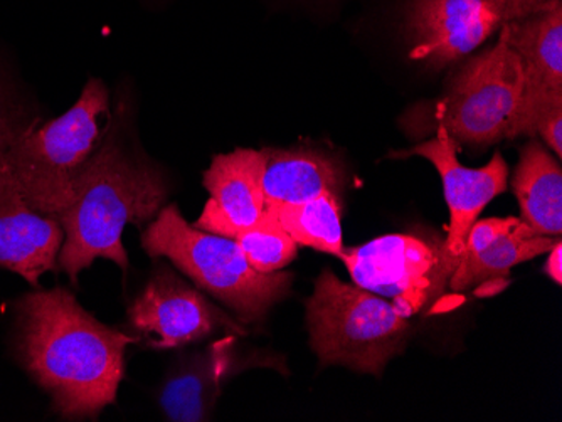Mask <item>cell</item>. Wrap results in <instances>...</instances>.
<instances>
[{"label": "cell", "instance_id": "6da1fadb", "mask_svg": "<svg viewBox=\"0 0 562 422\" xmlns=\"http://www.w3.org/2000/svg\"><path fill=\"white\" fill-rule=\"evenodd\" d=\"M137 340L98 321L68 289H41L19 301V358L69 421L97 419L115 404L126 346Z\"/></svg>", "mask_w": 562, "mask_h": 422}, {"label": "cell", "instance_id": "7a4b0ae2", "mask_svg": "<svg viewBox=\"0 0 562 422\" xmlns=\"http://www.w3.org/2000/svg\"><path fill=\"white\" fill-rule=\"evenodd\" d=\"M126 123L125 105L119 102L76 178L71 204L56 217L65 231L59 266L75 283L100 258L128 270L123 231L148 223L166 203L162 170L140 152Z\"/></svg>", "mask_w": 562, "mask_h": 422}, {"label": "cell", "instance_id": "3957f363", "mask_svg": "<svg viewBox=\"0 0 562 422\" xmlns=\"http://www.w3.org/2000/svg\"><path fill=\"white\" fill-rule=\"evenodd\" d=\"M151 258H167L199 288L226 305L243 323H258L292 288L285 271L260 273L246 260L235 239L189 226L179 207L160 209L142 235Z\"/></svg>", "mask_w": 562, "mask_h": 422}, {"label": "cell", "instance_id": "277c9868", "mask_svg": "<svg viewBox=\"0 0 562 422\" xmlns=\"http://www.w3.org/2000/svg\"><path fill=\"white\" fill-rule=\"evenodd\" d=\"M110 115L109 88L91 78L68 112L40 123L9 148L5 160L34 209L58 217L71 204L76 178L105 135Z\"/></svg>", "mask_w": 562, "mask_h": 422}, {"label": "cell", "instance_id": "5b68a950", "mask_svg": "<svg viewBox=\"0 0 562 422\" xmlns=\"http://www.w3.org/2000/svg\"><path fill=\"white\" fill-rule=\"evenodd\" d=\"M306 323L312 351L324 367L344 365L381 376L387 362L400 354L409 330L386 298L324 270L306 301Z\"/></svg>", "mask_w": 562, "mask_h": 422}, {"label": "cell", "instance_id": "8992f818", "mask_svg": "<svg viewBox=\"0 0 562 422\" xmlns=\"http://www.w3.org/2000/svg\"><path fill=\"white\" fill-rule=\"evenodd\" d=\"M524 93V68L501 30L498 43L470 59L435 105L437 127L460 144L487 147L513 140Z\"/></svg>", "mask_w": 562, "mask_h": 422}, {"label": "cell", "instance_id": "52a82bcc", "mask_svg": "<svg viewBox=\"0 0 562 422\" xmlns=\"http://www.w3.org/2000/svg\"><path fill=\"white\" fill-rule=\"evenodd\" d=\"M460 258L448 251L445 241L390 235L344 250L340 260L357 286L387 298L409 318L447 298Z\"/></svg>", "mask_w": 562, "mask_h": 422}, {"label": "cell", "instance_id": "ba28073f", "mask_svg": "<svg viewBox=\"0 0 562 422\" xmlns=\"http://www.w3.org/2000/svg\"><path fill=\"white\" fill-rule=\"evenodd\" d=\"M128 321L132 329L147 337L151 349L159 351L201 342L220 329L245 333L238 321L210 304L166 264L157 267L128 308Z\"/></svg>", "mask_w": 562, "mask_h": 422}, {"label": "cell", "instance_id": "9c48e42d", "mask_svg": "<svg viewBox=\"0 0 562 422\" xmlns=\"http://www.w3.org/2000/svg\"><path fill=\"white\" fill-rule=\"evenodd\" d=\"M413 156L425 157L440 173L451 217L445 246L454 256H462L467 236L476 217L507 189V162L497 152L482 169H469L458 160V141L443 127H437V135L431 140L391 157Z\"/></svg>", "mask_w": 562, "mask_h": 422}, {"label": "cell", "instance_id": "30bf717a", "mask_svg": "<svg viewBox=\"0 0 562 422\" xmlns=\"http://www.w3.org/2000/svg\"><path fill=\"white\" fill-rule=\"evenodd\" d=\"M502 24V0H415L409 58L448 65L475 52Z\"/></svg>", "mask_w": 562, "mask_h": 422}, {"label": "cell", "instance_id": "8fae6325", "mask_svg": "<svg viewBox=\"0 0 562 422\" xmlns=\"http://www.w3.org/2000/svg\"><path fill=\"white\" fill-rule=\"evenodd\" d=\"M65 231L31 206L5 157H0V266L33 286L56 270Z\"/></svg>", "mask_w": 562, "mask_h": 422}, {"label": "cell", "instance_id": "7c38bea8", "mask_svg": "<svg viewBox=\"0 0 562 422\" xmlns=\"http://www.w3.org/2000/svg\"><path fill=\"white\" fill-rule=\"evenodd\" d=\"M263 172V150L238 148L214 157L204 173V187L211 198L195 228L233 238L239 231L260 225L267 217Z\"/></svg>", "mask_w": 562, "mask_h": 422}, {"label": "cell", "instance_id": "4fadbf2b", "mask_svg": "<svg viewBox=\"0 0 562 422\" xmlns=\"http://www.w3.org/2000/svg\"><path fill=\"white\" fill-rule=\"evenodd\" d=\"M248 364L238 358L235 335L177 361L160 390L164 415L176 422L207 421L223 384Z\"/></svg>", "mask_w": 562, "mask_h": 422}, {"label": "cell", "instance_id": "5bb4252c", "mask_svg": "<svg viewBox=\"0 0 562 422\" xmlns=\"http://www.w3.org/2000/svg\"><path fill=\"white\" fill-rule=\"evenodd\" d=\"M524 68L522 100L562 96V2L544 4L501 27Z\"/></svg>", "mask_w": 562, "mask_h": 422}, {"label": "cell", "instance_id": "9a60e30c", "mask_svg": "<svg viewBox=\"0 0 562 422\" xmlns=\"http://www.w3.org/2000/svg\"><path fill=\"white\" fill-rule=\"evenodd\" d=\"M265 206H300L322 194H339L342 172L336 160L311 148H263Z\"/></svg>", "mask_w": 562, "mask_h": 422}, {"label": "cell", "instance_id": "2e32d148", "mask_svg": "<svg viewBox=\"0 0 562 422\" xmlns=\"http://www.w3.org/2000/svg\"><path fill=\"white\" fill-rule=\"evenodd\" d=\"M559 238L539 236L519 220L516 226L495 236L482 250L462 254L457 271L451 276L450 292L462 293L479 286L480 295L497 293L507 283L508 273L517 264L549 253Z\"/></svg>", "mask_w": 562, "mask_h": 422}, {"label": "cell", "instance_id": "e0dca14e", "mask_svg": "<svg viewBox=\"0 0 562 422\" xmlns=\"http://www.w3.org/2000/svg\"><path fill=\"white\" fill-rule=\"evenodd\" d=\"M520 220L536 235L561 238L562 169L544 145L532 140L522 148L513 178Z\"/></svg>", "mask_w": 562, "mask_h": 422}, {"label": "cell", "instance_id": "ac0fdd59", "mask_svg": "<svg viewBox=\"0 0 562 422\" xmlns=\"http://www.w3.org/2000/svg\"><path fill=\"white\" fill-rule=\"evenodd\" d=\"M267 213L280 223L296 244L342 258L340 203L334 192L300 206H268Z\"/></svg>", "mask_w": 562, "mask_h": 422}, {"label": "cell", "instance_id": "d6986e66", "mask_svg": "<svg viewBox=\"0 0 562 422\" xmlns=\"http://www.w3.org/2000/svg\"><path fill=\"white\" fill-rule=\"evenodd\" d=\"M43 115L22 87L14 69L0 53V157L25 134L40 125Z\"/></svg>", "mask_w": 562, "mask_h": 422}, {"label": "cell", "instance_id": "ffe728a7", "mask_svg": "<svg viewBox=\"0 0 562 422\" xmlns=\"http://www.w3.org/2000/svg\"><path fill=\"white\" fill-rule=\"evenodd\" d=\"M232 239L238 242L248 263L260 273L281 271L299 254V244L270 213L260 225L239 231Z\"/></svg>", "mask_w": 562, "mask_h": 422}, {"label": "cell", "instance_id": "44dd1931", "mask_svg": "<svg viewBox=\"0 0 562 422\" xmlns=\"http://www.w3.org/2000/svg\"><path fill=\"white\" fill-rule=\"evenodd\" d=\"M546 0H502L504 4V22L516 21L538 11Z\"/></svg>", "mask_w": 562, "mask_h": 422}, {"label": "cell", "instance_id": "7402d4cb", "mask_svg": "<svg viewBox=\"0 0 562 422\" xmlns=\"http://www.w3.org/2000/svg\"><path fill=\"white\" fill-rule=\"evenodd\" d=\"M546 273L549 278L554 280L558 285L562 283V244L561 241L555 242L554 248L549 251L548 263H546Z\"/></svg>", "mask_w": 562, "mask_h": 422}]
</instances>
